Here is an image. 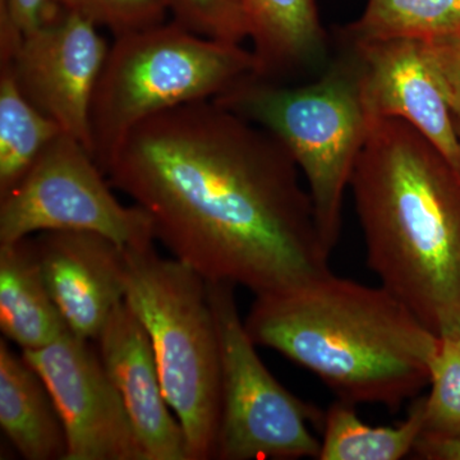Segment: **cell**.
<instances>
[{
	"mask_svg": "<svg viewBox=\"0 0 460 460\" xmlns=\"http://www.w3.org/2000/svg\"><path fill=\"white\" fill-rule=\"evenodd\" d=\"M124 302L150 338L169 407L190 460L215 459L222 411L219 341L208 281L153 246L124 248Z\"/></svg>",
	"mask_w": 460,
	"mask_h": 460,
	"instance_id": "obj_5",
	"label": "cell"
},
{
	"mask_svg": "<svg viewBox=\"0 0 460 460\" xmlns=\"http://www.w3.org/2000/svg\"><path fill=\"white\" fill-rule=\"evenodd\" d=\"M0 426L23 459L65 460V429L44 381L3 339Z\"/></svg>",
	"mask_w": 460,
	"mask_h": 460,
	"instance_id": "obj_15",
	"label": "cell"
},
{
	"mask_svg": "<svg viewBox=\"0 0 460 460\" xmlns=\"http://www.w3.org/2000/svg\"><path fill=\"white\" fill-rule=\"evenodd\" d=\"M319 460H399L413 453L425 432V396L414 399L398 426L362 422L354 404L337 399L323 416Z\"/></svg>",
	"mask_w": 460,
	"mask_h": 460,
	"instance_id": "obj_17",
	"label": "cell"
},
{
	"mask_svg": "<svg viewBox=\"0 0 460 460\" xmlns=\"http://www.w3.org/2000/svg\"><path fill=\"white\" fill-rule=\"evenodd\" d=\"M22 357L40 375L65 429V460H145L98 348L66 332Z\"/></svg>",
	"mask_w": 460,
	"mask_h": 460,
	"instance_id": "obj_9",
	"label": "cell"
},
{
	"mask_svg": "<svg viewBox=\"0 0 460 460\" xmlns=\"http://www.w3.org/2000/svg\"><path fill=\"white\" fill-rule=\"evenodd\" d=\"M349 190L380 286L438 338L460 337V172L411 124L381 118Z\"/></svg>",
	"mask_w": 460,
	"mask_h": 460,
	"instance_id": "obj_2",
	"label": "cell"
},
{
	"mask_svg": "<svg viewBox=\"0 0 460 460\" xmlns=\"http://www.w3.org/2000/svg\"><path fill=\"white\" fill-rule=\"evenodd\" d=\"M425 396V434L460 438V337L440 338Z\"/></svg>",
	"mask_w": 460,
	"mask_h": 460,
	"instance_id": "obj_20",
	"label": "cell"
},
{
	"mask_svg": "<svg viewBox=\"0 0 460 460\" xmlns=\"http://www.w3.org/2000/svg\"><path fill=\"white\" fill-rule=\"evenodd\" d=\"M234 288L208 281L222 374L215 459H319L321 441L310 426L323 423L325 413L288 392L265 367L239 316Z\"/></svg>",
	"mask_w": 460,
	"mask_h": 460,
	"instance_id": "obj_7",
	"label": "cell"
},
{
	"mask_svg": "<svg viewBox=\"0 0 460 460\" xmlns=\"http://www.w3.org/2000/svg\"><path fill=\"white\" fill-rule=\"evenodd\" d=\"M109 48L95 23L60 8L23 33L13 58H0L11 62L23 95L93 156L91 107Z\"/></svg>",
	"mask_w": 460,
	"mask_h": 460,
	"instance_id": "obj_10",
	"label": "cell"
},
{
	"mask_svg": "<svg viewBox=\"0 0 460 460\" xmlns=\"http://www.w3.org/2000/svg\"><path fill=\"white\" fill-rule=\"evenodd\" d=\"M62 128L23 95L11 62L0 59V199L25 178Z\"/></svg>",
	"mask_w": 460,
	"mask_h": 460,
	"instance_id": "obj_18",
	"label": "cell"
},
{
	"mask_svg": "<svg viewBox=\"0 0 460 460\" xmlns=\"http://www.w3.org/2000/svg\"><path fill=\"white\" fill-rule=\"evenodd\" d=\"M65 11L83 16L117 36L165 22V0H56Z\"/></svg>",
	"mask_w": 460,
	"mask_h": 460,
	"instance_id": "obj_22",
	"label": "cell"
},
{
	"mask_svg": "<svg viewBox=\"0 0 460 460\" xmlns=\"http://www.w3.org/2000/svg\"><path fill=\"white\" fill-rule=\"evenodd\" d=\"M13 22L23 33L39 29L51 20L59 7L56 0H0Z\"/></svg>",
	"mask_w": 460,
	"mask_h": 460,
	"instance_id": "obj_24",
	"label": "cell"
},
{
	"mask_svg": "<svg viewBox=\"0 0 460 460\" xmlns=\"http://www.w3.org/2000/svg\"><path fill=\"white\" fill-rule=\"evenodd\" d=\"M109 184L84 145L60 133L0 199V243L69 230L96 233L124 248L153 246L150 215L140 206L120 204Z\"/></svg>",
	"mask_w": 460,
	"mask_h": 460,
	"instance_id": "obj_8",
	"label": "cell"
},
{
	"mask_svg": "<svg viewBox=\"0 0 460 460\" xmlns=\"http://www.w3.org/2000/svg\"><path fill=\"white\" fill-rule=\"evenodd\" d=\"M255 77L252 50L205 38L174 20L117 36L91 107L93 159L102 169L147 118L215 100Z\"/></svg>",
	"mask_w": 460,
	"mask_h": 460,
	"instance_id": "obj_6",
	"label": "cell"
},
{
	"mask_svg": "<svg viewBox=\"0 0 460 460\" xmlns=\"http://www.w3.org/2000/svg\"><path fill=\"white\" fill-rule=\"evenodd\" d=\"M419 458L429 460H460V438L423 432L414 447Z\"/></svg>",
	"mask_w": 460,
	"mask_h": 460,
	"instance_id": "obj_25",
	"label": "cell"
},
{
	"mask_svg": "<svg viewBox=\"0 0 460 460\" xmlns=\"http://www.w3.org/2000/svg\"><path fill=\"white\" fill-rule=\"evenodd\" d=\"M423 48L438 75L447 104L460 124V33L423 41Z\"/></svg>",
	"mask_w": 460,
	"mask_h": 460,
	"instance_id": "obj_23",
	"label": "cell"
},
{
	"mask_svg": "<svg viewBox=\"0 0 460 460\" xmlns=\"http://www.w3.org/2000/svg\"><path fill=\"white\" fill-rule=\"evenodd\" d=\"M172 20L214 40L242 44L250 26L238 0H165Z\"/></svg>",
	"mask_w": 460,
	"mask_h": 460,
	"instance_id": "obj_21",
	"label": "cell"
},
{
	"mask_svg": "<svg viewBox=\"0 0 460 460\" xmlns=\"http://www.w3.org/2000/svg\"><path fill=\"white\" fill-rule=\"evenodd\" d=\"M93 341L122 398L145 460H190L186 434L169 411L150 338L126 302L114 308Z\"/></svg>",
	"mask_w": 460,
	"mask_h": 460,
	"instance_id": "obj_13",
	"label": "cell"
},
{
	"mask_svg": "<svg viewBox=\"0 0 460 460\" xmlns=\"http://www.w3.org/2000/svg\"><path fill=\"white\" fill-rule=\"evenodd\" d=\"M32 239L45 283L69 332L95 341L124 301V247L90 232L56 230Z\"/></svg>",
	"mask_w": 460,
	"mask_h": 460,
	"instance_id": "obj_12",
	"label": "cell"
},
{
	"mask_svg": "<svg viewBox=\"0 0 460 460\" xmlns=\"http://www.w3.org/2000/svg\"><path fill=\"white\" fill-rule=\"evenodd\" d=\"M244 326L253 343L313 372L341 401L390 411L419 398L440 347L385 288L332 271L255 296Z\"/></svg>",
	"mask_w": 460,
	"mask_h": 460,
	"instance_id": "obj_3",
	"label": "cell"
},
{
	"mask_svg": "<svg viewBox=\"0 0 460 460\" xmlns=\"http://www.w3.org/2000/svg\"><path fill=\"white\" fill-rule=\"evenodd\" d=\"M458 132H459V137H460V124L458 123Z\"/></svg>",
	"mask_w": 460,
	"mask_h": 460,
	"instance_id": "obj_26",
	"label": "cell"
},
{
	"mask_svg": "<svg viewBox=\"0 0 460 460\" xmlns=\"http://www.w3.org/2000/svg\"><path fill=\"white\" fill-rule=\"evenodd\" d=\"M174 259L255 296L332 271L298 166L271 133L214 100L154 115L102 168Z\"/></svg>",
	"mask_w": 460,
	"mask_h": 460,
	"instance_id": "obj_1",
	"label": "cell"
},
{
	"mask_svg": "<svg viewBox=\"0 0 460 460\" xmlns=\"http://www.w3.org/2000/svg\"><path fill=\"white\" fill-rule=\"evenodd\" d=\"M460 33V0H368L362 16L345 27L352 41H429Z\"/></svg>",
	"mask_w": 460,
	"mask_h": 460,
	"instance_id": "obj_19",
	"label": "cell"
},
{
	"mask_svg": "<svg viewBox=\"0 0 460 460\" xmlns=\"http://www.w3.org/2000/svg\"><path fill=\"white\" fill-rule=\"evenodd\" d=\"M214 102L287 148L304 174L321 237L332 253L341 235L344 195L372 123L350 50L311 83L295 86L255 77Z\"/></svg>",
	"mask_w": 460,
	"mask_h": 460,
	"instance_id": "obj_4",
	"label": "cell"
},
{
	"mask_svg": "<svg viewBox=\"0 0 460 460\" xmlns=\"http://www.w3.org/2000/svg\"><path fill=\"white\" fill-rule=\"evenodd\" d=\"M0 329L22 350L47 347L69 332L45 283L31 237L0 243Z\"/></svg>",
	"mask_w": 460,
	"mask_h": 460,
	"instance_id": "obj_16",
	"label": "cell"
},
{
	"mask_svg": "<svg viewBox=\"0 0 460 460\" xmlns=\"http://www.w3.org/2000/svg\"><path fill=\"white\" fill-rule=\"evenodd\" d=\"M344 41L356 58L363 104L371 119L396 118L411 124L460 172L458 123L423 41Z\"/></svg>",
	"mask_w": 460,
	"mask_h": 460,
	"instance_id": "obj_11",
	"label": "cell"
},
{
	"mask_svg": "<svg viewBox=\"0 0 460 460\" xmlns=\"http://www.w3.org/2000/svg\"><path fill=\"white\" fill-rule=\"evenodd\" d=\"M250 26L257 74L281 83L328 62L329 41L316 0H238Z\"/></svg>",
	"mask_w": 460,
	"mask_h": 460,
	"instance_id": "obj_14",
	"label": "cell"
}]
</instances>
